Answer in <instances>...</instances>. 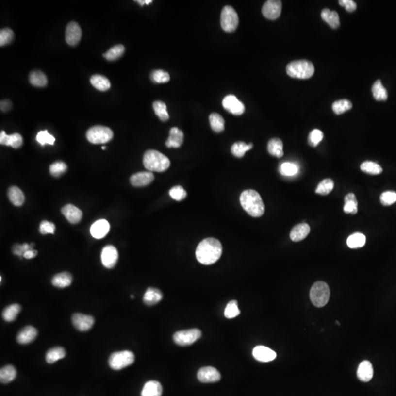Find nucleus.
Instances as JSON below:
<instances>
[{
  "label": "nucleus",
  "instance_id": "obj_2",
  "mask_svg": "<svg viewBox=\"0 0 396 396\" xmlns=\"http://www.w3.org/2000/svg\"><path fill=\"white\" fill-rule=\"evenodd\" d=\"M240 203L245 212L252 217H260L265 212V205L256 191L248 189L240 195Z\"/></svg>",
  "mask_w": 396,
  "mask_h": 396
},
{
  "label": "nucleus",
  "instance_id": "obj_1",
  "mask_svg": "<svg viewBox=\"0 0 396 396\" xmlns=\"http://www.w3.org/2000/svg\"><path fill=\"white\" fill-rule=\"evenodd\" d=\"M222 253L221 242L214 238H206L197 247L196 258L203 265L214 264L220 258Z\"/></svg>",
  "mask_w": 396,
  "mask_h": 396
},
{
  "label": "nucleus",
  "instance_id": "obj_15",
  "mask_svg": "<svg viewBox=\"0 0 396 396\" xmlns=\"http://www.w3.org/2000/svg\"><path fill=\"white\" fill-rule=\"evenodd\" d=\"M198 379L202 383L217 382L220 380L221 374L213 367H204L198 371Z\"/></svg>",
  "mask_w": 396,
  "mask_h": 396
},
{
  "label": "nucleus",
  "instance_id": "obj_52",
  "mask_svg": "<svg viewBox=\"0 0 396 396\" xmlns=\"http://www.w3.org/2000/svg\"><path fill=\"white\" fill-rule=\"evenodd\" d=\"M170 197L176 201H182L186 198L187 193L182 186H176L172 188L169 192Z\"/></svg>",
  "mask_w": 396,
  "mask_h": 396
},
{
  "label": "nucleus",
  "instance_id": "obj_26",
  "mask_svg": "<svg viewBox=\"0 0 396 396\" xmlns=\"http://www.w3.org/2000/svg\"><path fill=\"white\" fill-rule=\"evenodd\" d=\"M163 294L157 288H148L145 293L143 302L147 305H153L159 303L162 299Z\"/></svg>",
  "mask_w": 396,
  "mask_h": 396
},
{
  "label": "nucleus",
  "instance_id": "obj_12",
  "mask_svg": "<svg viewBox=\"0 0 396 396\" xmlns=\"http://www.w3.org/2000/svg\"><path fill=\"white\" fill-rule=\"evenodd\" d=\"M82 38V30L75 21H71L66 27V41L68 45H77Z\"/></svg>",
  "mask_w": 396,
  "mask_h": 396
},
{
  "label": "nucleus",
  "instance_id": "obj_46",
  "mask_svg": "<svg viewBox=\"0 0 396 396\" xmlns=\"http://www.w3.org/2000/svg\"><path fill=\"white\" fill-rule=\"evenodd\" d=\"M225 316L228 319L236 318L240 314V311L238 308V303L236 300H232L228 302L225 309Z\"/></svg>",
  "mask_w": 396,
  "mask_h": 396
},
{
  "label": "nucleus",
  "instance_id": "obj_32",
  "mask_svg": "<svg viewBox=\"0 0 396 396\" xmlns=\"http://www.w3.org/2000/svg\"><path fill=\"white\" fill-rule=\"evenodd\" d=\"M8 195L10 200L14 206H21L24 203L25 198H24V194L22 191L17 186H11V188H9Z\"/></svg>",
  "mask_w": 396,
  "mask_h": 396
},
{
  "label": "nucleus",
  "instance_id": "obj_55",
  "mask_svg": "<svg viewBox=\"0 0 396 396\" xmlns=\"http://www.w3.org/2000/svg\"><path fill=\"white\" fill-rule=\"evenodd\" d=\"M39 231L41 234H48V233L54 234V231H55V225L52 222L44 220L40 225Z\"/></svg>",
  "mask_w": 396,
  "mask_h": 396
},
{
  "label": "nucleus",
  "instance_id": "obj_57",
  "mask_svg": "<svg viewBox=\"0 0 396 396\" xmlns=\"http://www.w3.org/2000/svg\"><path fill=\"white\" fill-rule=\"evenodd\" d=\"M340 5L344 7L348 12H353L357 9V5L352 0H341Z\"/></svg>",
  "mask_w": 396,
  "mask_h": 396
},
{
  "label": "nucleus",
  "instance_id": "obj_6",
  "mask_svg": "<svg viewBox=\"0 0 396 396\" xmlns=\"http://www.w3.org/2000/svg\"><path fill=\"white\" fill-rule=\"evenodd\" d=\"M86 137L93 144H105L113 139V132L106 126H95L88 129Z\"/></svg>",
  "mask_w": 396,
  "mask_h": 396
},
{
  "label": "nucleus",
  "instance_id": "obj_43",
  "mask_svg": "<svg viewBox=\"0 0 396 396\" xmlns=\"http://www.w3.org/2000/svg\"><path fill=\"white\" fill-rule=\"evenodd\" d=\"M153 108L156 116L162 121H166L170 118L167 111V106L165 103L160 101H155L153 104Z\"/></svg>",
  "mask_w": 396,
  "mask_h": 396
},
{
  "label": "nucleus",
  "instance_id": "obj_62",
  "mask_svg": "<svg viewBox=\"0 0 396 396\" xmlns=\"http://www.w3.org/2000/svg\"><path fill=\"white\" fill-rule=\"evenodd\" d=\"M134 296H132V295L131 296V298H132V299H133V298H134Z\"/></svg>",
  "mask_w": 396,
  "mask_h": 396
},
{
  "label": "nucleus",
  "instance_id": "obj_36",
  "mask_svg": "<svg viewBox=\"0 0 396 396\" xmlns=\"http://www.w3.org/2000/svg\"><path fill=\"white\" fill-rule=\"evenodd\" d=\"M16 377V370L13 365L3 367L0 371V381L3 384H8L14 381Z\"/></svg>",
  "mask_w": 396,
  "mask_h": 396
},
{
  "label": "nucleus",
  "instance_id": "obj_56",
  "mask_svg": "<svg viewBox=\"0 0 396 396\" xmlns=\"http://www.w3.org/2000/svg\"><path fill=\"white\" fill-rule=\"evenodd\" d=\"M34 245H29L28 244H24L22 245H16L14 248V253L15 255H18V256H21L23 255L24 256V254L27 251L30 250V249H33V247Z\"/></svg>",
  "mask_w": 396,
  "mask_h": 396
},
{
  "label": "nucleus",
  "instance_id": "obj_27",
  "mask_svg": "<svg viewBox=\"0 0 396 396\" xmlns=\"http://www.w3.org/2000/svg\"><path fill=\"white\" fill-rule=\"evenodd\" d=\"M73 278L68 272H61L54 275L51 280V283L57 288H63L69 286L72 282Z\"/></svg>",
  "mask_w": 396,
  "mask_h": 396
},
{
  "label": "nucleus",
  "instance_id": "obj_7",
  "mask_svg": "<svg viewBox=\"0 0 396 396\" xmlns=\"http://www.w3.org/2000/svg\"><path fill=\"white\" fill-rule=\"evenodd\" d=\"M108 362L112 369L119 371L134 363V354L130 351H117L111 354Z\"/></svg>",
  "mask_w": 396,
  "mask_h": 396
},
{
  "label": "nucleus",
  "instance_id": "obj_35",
  "mask_svg": "<svg viewBox=\"0 0 396 396\" xmlns=\"http://www.w3.org/2000/svg\"><path fill=\"white\" fill-rule=\"evenodd\" d=\"M66 351L62 347H54L47 351L46 354V361L49 364H52L66 357Z\"/></svg>",
  "mask_w": 396,
  "mask_h": 396
},
{
  "label": "nucleus",
  "instance_id": "obj_23",
  "mask_svg": "<svg viewBox=\"0 0 396 396\" xmlns=\"http://www.w3.org/2000/svg\"><path fill=\"white\" fill-rule=\"evenodd\" d=\"M0 143L4 146H11L14 148H18L23 144V138L18 133L8 135L4 131L0 133Z\"/></svg>",
  "mask_w": 396,
  "mask_h": 396
},
{
  "label": "nucleus",
  "instance_id": "obj_10",
  "mask_svg": "<svg viewBox=\"0 0 396 396\" xmlns=\"http://www.w3.org/2000/svg\"><path fill=\"white\" fill-rule=\"evenodd\" d=\"M222 106L225 110L234 116H241L245 111V107L243 103L239 101L233 95L225 96L222 101Z\"/></svg>",
  "mask_w": 396,
  "mask_h": 396
},
{
  "label": "nucleus",
  "instance_id": "obj_17",
  "mask_svg": "<svg viewBox=\"0 0 396 396\" xmlns=\"http://www.w3.org/2000/svg\"><path fill=\"white\" fill-rule=\"evenodd\" d=\"M110 229V223L106 219H99L92 225L90 233L95 239H102L109 233Z\"/></svg>",
  "mask_w": 396,
  "mask_h": 396
},
{
  "label": "nucleus",
  "instance_id": "obj_42",
  "mask_svg": "<svg viewBox=\"0 0 396 396\" xmlns=\"http://www.w3.org/2000/svg\"><path fill=\"white\" fill-rule=\"evenodd\" d=\"M124 46L122 45V44H118V45L112 47L103 56H104L106 60H109V61H114V60L120 58L124 54Z\"/></svg>",
  "mask_w": 396,
  "mask_h": 396
},
{
  "label": "nucleus",
  "instance_id": "obj_33",
  "mask_svg": "<svg viewBox=\"0 0 396 396\" xmlns=\"http://www.w3.org/2000/svg\"><path fill=\"white\" fill-rule=\"evenodd\" d=\"M21 306L18 304H12L4 309L2 312V318L7 322H12L15 321L19 313L21 312Z\"/></svg>",
  "mask_w": 396,
  "mask_h": 396
},
{
  "label": "nucleus",
  "instance_id": "obj_30",
  "mask_svg": "<svg viewBox=\"0 0 396 396\" xmlns=\"http://www.w3.org/2000/svg\"><path fill=\"white\" fill-rule=\"evenodd\" d=\"M344 211L346 214H356L358 212V202L354 193H348L344 198Z\"/></svg>",
  "mask_w": 396,
  "mask_h": 396
},
{
  "label": "nucleus",
  "instance_id": "obj_8",
  "mask_svg": "<svg viewBox=\"0 0 396 396\" xmlns=\"http://www.w3.org/2000/svg\"><path fill=\"white\" fill-rule=\"evenodd\" d=\"M239 16L234 8L229 5L224 7L220 16L221 27L224 31L227 33L235 31L239 25Z\"/></svg>",
  "mask_w": 396,
  "mask_h": 396
},
{
  "label": "nucleus",
  "instance_id": "obj_61",
  "mask_svg": "<svg viewBox=\"0 0 396 396\" xmlns=\"http://www.w3.org/2000/svg\"><path fill=\"white\" fill-rule=\"evenodd\" d=\"M101 148H102L103 150H105L106 147H105V146H102V147H101Z\"/></svg>",
  "mask_w": 396,
  "mask_h": 396
},
{
  "label": "nucleus",
  "instance_id": "obj_3",
  "mask_svg": "<svg viewBox=\"0 0 396 396\" xmlns=\"http://www.w3.org/2000/svg\"><path fill=\"white\" fill-rule=\"evenodd\" d=\"M143 165L149 171L162 173L170 167V159L155 150H148L143 156Z\"/></svg>",
  "mask_w": 396,
  "mask_h": 396
},
{
  "label": "nucleus",
  "instance_id": "obj_9",
  "mask_svg": "<svg viewBox=\"0 0 396 396\" xmlns=\"http://www.w3.org/2000/svg\"><path fill=\"white\" fill-rule=\"evenodd\" d=\"M201 335V331L200 330L191 329L176 332L173 335V340L178 345L189 346L196 342Z\"/></svg>",
  "mask_w": 396,
  "mask_h": 396
},
{
  "label": "nucleus",
  "instance_id": "obj_24",
  "mask_svg": "<svg viewBox=\"0 0 396 396\" xmlns=\"http://www.w3.org/2000/svg\"><path fill=\"white\" fill-rule=\"evenodd\" d=\"M183 133L182 130L176 127L172 128L170 131V135L166 141L167 148H180L183 142Z\"/></svg>",
  "mask_w": 396,
  "mask_h": 396
},
{
  "label": "nucleus",
  "instance_id": "obj_51",
  "mask_svg": "<svg viewBox=\"0 0 396 396\" xmlns=\"http://www.w3.org/2000/svg\"><path fill=\"white\" fill-rule=\"evenodd\" d=\"M14 33L12 30L9 28H4L0 31V46L7 45L11 43L14 40Z\"/></svg>",
  "mask_w": 396,
  "mask_h": 396
},
{
  "label": "nucleus",
  "instance_id": "obj_19",
  "mask_svg": "<svg viewBox=\"0 0 396 396\" xmlns=\"http://www.w3.org/2000/svg\"><path fill=\"white\" fill-rule=\"evenodd\" d=\"M61 212L67 220L71 224H77L82 217V212L74 205L68 204L61 209Z\"/></svg>",
  "mask_w": 396,
  "mask_h": 396
},
{
  "label": "nucleus",
  "instance_id": "obj_28",
  "mask_svg": "<svg viewBox=\"0 0 396 396\" xmlns=\"http://www.w3.org/2000/svg\"><path fill=\"white\" fill-rule=\"evenodd\" d=\"M321 18L332 29L338 28L341 24L339 16L336 11H331L330 9L325 8L321 12Z\"/></svg>",
  "mask_w": 396,
  "mask_h": 396
},
{
  "label": "nucleus",
  "instance_id": "obj_54",
  "mask_svg": "<svg viewBox=\"0 0 396 396\" xmlns=\"http://www.w3.org/2000/svg\"><path fill=\"white\" fill-rule=\"evenodd\" d=\"M323 137H324V134L321 131L314 129L310 133L308 143L312 147H316L319 144L320 142L323 140Z\"/></svg>",
  "mask_w": 396,
  "mask_h": 396
},
{
  "label": "nucleus",
  "instance_id": "obj_14",
  "mask_svg": "<svg viewBox=\"0 0 396 396\" xmlns=\"http://www.w3.org/2000/svg\"><path fill=\"white\" fill-rule=\"evenodd\" d=\"M95 320L91 315L82 314H75L72 316V324L77 330L85 332L93 327Z\"/></svg>",
  "mask_w": 396,
  "mask_h": 396
},
{
  "label": "nucleus",
  "instance_id": "obj_40",
  "mask_svg": "<svg viewBox=\"0 0 396 396\" xmlns=\"http://www.w3.org/2000/svg\"><path fill=\"white\" fill-rule=\"evenodd\" d=\"M209 122H210L211 127L213 129L214 132L219 133V132H223L225 129V120L218 113L211 114L209 116Z\"/></svg>",
  "mask_w": 396,
  "mask_h": 396
},
{
  "label": "nucleus",
  "instance_id": "obj_18",
  "mask_svg": "<svg viewBox=\"0 0 396 396\" xmlns=\"http://www.w3.org/2000/svg\"><path fill=\"white\" fill-rule=\"evenodd\" d=\"M154 180V176L151 172H140L132 175L130 178V183L136 187L148 186Z\"/></svg>",
  "mask_w": 396,
  "mask_h": 396
},
{
  "label": "nucleus",
  "instance_id": "obj_47",
  "mask_svg": "<svg viewBox=\"0 0 396 396\" xmlns=\"http://www.w3.org/2000/svg\"><path fill=\"white\" fill-rule=\"evenodd\" d=\"M280 172L281 174L285 176H293L297 174L299 172V168L297 165L291 162H285L282 163L280 167Z\"/></svg>",
  "mask_w": 396,
  "mask_h": 396
},
{
  "label": "nucleus",
  "instance_id": "obj_20",
  "mask_svg": "<svg viewBox=\"0 0 396 396\" xmlns=\"http://www.w3.org/2000/svg\"><path fill=\"white\" fill-rule=\"evenodd\" d=\"M37 335H38V331L36 329L32 326H27L18 332L16 339L20 344L25 345V344H29L33 342L36 338Z\"/></svg>",
  "mask_w": 396,
  "mask_h": 396
},
{
  "label": "nucleus",
  "instance_id": "obj_21",
  "mask_svg": "<svg viewBox=\"0 0 396 396\" xmlns=\"http://www.w3.org/2000/svg\"><path fill=\"white\" fill-rule=\"evenodd\" d=\"M310 231H311V228L308 224H298L291 230L290 238L293 242H300L308 236Z\"/></svg>",
  "mask_w": 396,
  "mask_h": 396
},
{
  "label": "nucleus",
  "instance_id": "obj_50",
  "mask_svg": "<svg viewBox=\"0 0 396 396\" xmlns=\"http://www.w3.org/2000/svg\"><path fill=\"white\" fill-rule=\"evenodd\" d=\"M67 170V165L63 162H56L50 167V173L54 177H59Z\"/></svg>",
  "mask_w": 396,
  "mask_h": 396
},
{
  "label": "nucleus",
  "instance_id": "obj_31",
  "mask_svg": "<svg viewBox=\"0 0 396 396\" xmlns=\"http://www.w3.org/2000/svg\"><path fill=\"white\" fill-rule=\"evenodd\" d=\"M267 149L269 154L272 156L278 158H281L283 156V143L280 139H271L268 143Z\"/></svg>",
  "mask_w": 396,
  "mask_h": 396
},
{
  "label": "nucleus",
  "instance_id": "obj_37",
  "mask_svg": "<svg viewBox=\"0 0 396 396\" xmlns=\"http://www.w3.org/2000/svg\"><path fill=\"white\" fill-rule=\"evenodd\" d=\"M29 80L31 84L38 87H45L48 82L45 74L40 71H34L30 73Z\"/></svg>",
  "mask_w": 396,
  "mask_h": 396
},
{
  "label": "nucleus",
  "instance_id": "obj_39",
  "mask_svg": "<svg viewBox=\"0 0 396 396\" xmlns=\"http://www.w3.org/2000/svg\"><path fill=\"white\" fill-rule=\"evenodd\" d=\"M372 93L377 101H386L388 97L387 90L382 85L381 80H377L372 87Z\"/></svg>",
  "mask_w": 396,
  "mask_h": 396
},
{
  "label": "nucleus",
  "instance_id": "obj_25",
  "mask_svg": "<svg viewBox=\"0 0 396 396\" xmlns=\"http://www.w3.org/2000/svg\"><path fill=\"white\" fill-rule=\"evenodd\" d=\"M162 392L163 389L159 381H149L145 384L141 396H162Z\"/></svg>",
  "mask_w": 396,
  "mask_h": 396
},
{
  "label": "nucleus",
  "instance_id": "obj_48",
  "mask_svg": "<svg viewBox=\"0 0 396 396\" xmlns=\"http://www.w3.org/2000/svg\"><path fill=\"white\" fill-rule=\"evenodd\" d=\"M36 140L41 146H44L45 145H51L53 146L55 142V138L50 134L47 131H41L37 134Z\"/></svg>",
  "mask_w": 396,
  "mask_h": 396
},
{
  "label": "nucleus",
  "instance_id": "obj_44",
  "mask_svg": "<svg viewBox=\"0 0 396 396\" xmlns=\"http://www.w3.org/2000/svg\"><path fill=\"white\" fill-rule=\"evenodd\" d=\"M333 189V181L332 179H326L318 183V186L315 189V193L319 194L321 195H327L332 192Z\"/></svg>",
  "mask_w": 396,
  "mask_h": 396
},
{
  "label": "nucleus",
  "instance_id": "obj_45",
  "mask_svg": "<svg viewBox=\"0 0 396 396\" xmlns=\"http://www.w3.org/2000/svg\"><path fill=\"white\" fill-rule=\"evenodd\" d=\"M352 108L351 101L346 99H342L335 101L332 104V110L336 115H341Z\"/></svg>",
  "mask_w": 396,
  "mask_h": 396
},
{
  "label": "nucleus",
  "instance_id": "obj_5",
  "mask_svg": "<svg viewBox=\"0 0 396 396\" xmlns=\"http://www.w3.org/2000/svg\"><path fill=\"white\" fill-rule=\"evenodd\" d=\"M330 290L329 285L323 281H318L313 285L310 291V298L313 305L317 308H322L330 300Z\"/></svg>",
  "mask_w": 396,
  "mask_h": 396
},
{
  "label": "nucleus",
  "instance_id": "obj_38",
  "mask_svg": "<svg viewBox=\"0 0 396 396\" xmlns=\"http://www.w3.org/2000/svg\"><path fill=\"white\" fill-rule=\"evenodd\" d=\"M252 148H253L252 143L246 144L244 142H237L231 147V153L236 157L242 158L245 156L247 151L251 150Z\"/></svg>",
  "mask_w": 396,
  "mask_h": 396
},
{
  "label": "nucleus",
  "instance_id": "obj_16",
  "mask_svg": "<svg viewBox=\"0 0 396 396\" xmlns=\"http://www.w3.org/2000/svg\"><path fill=\"white\" fill-rule=\"evenodd\" d=\"M254 358L258 361L268 363L275 360L277 357L275 351L264 346H258L252 351Z\"/></svg>",
  "mask_w": 396,
  "mask_h": 396
},
{
  "label": "nucleus",
  "instance_id": "obj_34",
  "mask_svg": "<svg viewBox=\"0 0 396 396\" xmlns=\"http://www.w3.org/2000/svg\"><path fill=\"white\" fill-rule=\"evenodd\" d=\"M366 237L361 233H355L347 239V245L351 249H357L365 246Z\"/></svg>",
  "mask_w": 396,
  "mask_h": 396
},
{
  "label": "nucleus",
  "instance_id": "obj_22",
  "mask_svg": "<svg viewBox=\"0 0 396 396\" xmlns=\"http://www.w3.org/2000/svg\"><path fill=\"white\" fill-rule=\"evenodd\" d=\"M357 374L359 380L363 382H368L371 381L374 376V368H373L372 364L367 360L362 362L359 365Z\"/></svg>",
  "mask_w": 396,
  "mask_h": 396
},
{
  "label": "nucleus",
  "instance_id": "obj_49",
  "mask_svg": "<svg viewBox=\"0 0 396 396\" xmlns=\"http://www.w3.org/2000/svg\"><path fill=\"white\" fill-rule=\"evenodd\" d=\"M150 78L154 82L162 83L168 82L170 80V74L163 70H156L153 71L150 74Z\"/></svg>",
  "mask_w": 396,
  "mask_h": 396
},
{
  "label": "nucleus",
  "instance_id": "obj_59",
  "mask_svg": "<svg viewBox=\"0 0 396 396\" xmlns=\"http://www.w3.org/2000/svg\"><path fill=\"white\" fill-rule=\"evenodd\" d=\"M37 254H38V252H37L36 250L30 249V250L27 251V252L24 254V257L26 259H32V258H35Z\"/></svg>",
  "mask_w": 396,
  "mask_h": 396
},
{
  "label": "nucleus",
  "instance_id": "obj_4",
  "mask_svg": "<svg viewBox=\"0 0 396 396\" xmlns=\"http://www.w3.org/2000/svg\"><path fill=\"white\" fill-rule=\"evenodd\" d=\"M314 64L308 60H296L287 66L286 72L292 78L307 80L314 75Z\"/></svg>",
  "mask_w": 396,
  "mask_h": 396
},
{
  "label": "nucleus",
  "instance_id": "obj_41",
  "mask_svg": "<svg viewBox=\"0 0 396 396\" xmlns=\"http://www.w3.org/2000/svg\"><path fill=\"white\" fill-rule=\"evenodd\" d=\"M360 169L362 171L369 175H380L383 171L380 165L371 161H366L362 163Z\"/></svg>",
  "mask_w": 396,
  "mask_h": 396
},
{
  "label": "nucleus",
  "instance_id": "obj_60",
  "mask_svg": "<svg viewBox=\"0 0 396 396\" xmlns=\"http://www.w3.org/2000/svg\"><path fill=\"white\" fill-rule=\"evenodd\" d=\"M137 2H138L140 5H142V6L146 5V0H139V1H137Z\"/></svg>",
  "mask_w": 396,
  "mask_h": 396
},
{
  "label": "nucleus",
  "instance_id": "obj_29",
  "mask_svg": "<svg viewBox=\"0 0 396 396\" xmlns=\"http://www.w3.org/2000/svg\"><path fill=\"white\" fill-rule=\"evenodd\" d=\"M90 83L95 88L100 91H107L111 87L110 80L107 77L99 75V74L92 76L90 78Z\"/></svg>",
  "mask_w": 396,
  "mask_h": 396
},
{
  "label": "nucleus",
  "instance_id": "obj_13",
  "mask_svg": "<svg viewBox=\"0 0 396 396\" xmlns=\"http://www.w3.org/2000/svg\"><path fill=\"white\" fill-rule=\"evenodd\" d=\"M118 260L117 249L112 245H107L101 252V262L107 269H112L116 266Z\"/></svg>",
  "mask_w": 396,
  "mask_h": 396
},
{
  "label": "nucleus",
  "instance_id": "obj_58",
  "mask_svg": "<svg viewBox=\"0 0 396 396\" xmlns=\"http://www.w3.org/2000/svg\"><path fill=\"white\" fill-rule=\"evenodd\" d=\"M11 106H12V104H11V101H8V100L2 101L1 102V110L2 112L8 111V110H11Z\"/></svg>",
  "mask_w": 396,
  "mask_h": 396
},
{
  "label": "nucleus",
  "instance_id": "obj_53",
  "mask_svg": "<svg viewBox=\"0 0 396 396\" xmlns=\"http://www.w3.org/2000/svg\"><path fill=\"white\" fill-rule=\"evenodd\" d=\"M380 201L383 206H391L396 202V192L393 191L383 192L380 196Z\"/></svg>",
  "mask_w": 396,
  "mask_h": 396
},
{
  "label": "nucleus",
  "instance_id": "obj_11",
  "mask_svg": "<svg viewBox=\"0 0 396 396\" xmlns=\"http://www.w3.org/2000/svg\"><path fill=\"white\" fill-rule=\"evenodd\" d=\"M281 11H282V2L278 0L266 1L262 8L263 15L269 20H275L279 18Z\"/></svg>",
  "mask_w": 396,
  "mask_h": 396
}]
</instances>
